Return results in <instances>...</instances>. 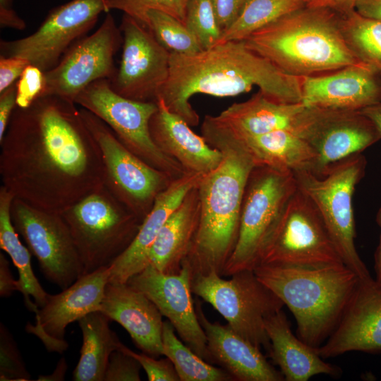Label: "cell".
Segmentation results:
<instances>
[{"instance_id":"cell-1","label":"cell","mask_w":381,"mask_h":381,"mask_svg":"<svg viewBox=\"0 0 381 381\" xmlns=\"http://www.w3.org/2000/svg\"><path fill=\"white\" fill-rule=\"evenodd\" d=\"M0 146L1 186L37 209L61 214L104 184L99 147L71 100L16 106Z\"/></svg>"},{"instance_id":"cell-2","label":"cell","mask_w":381,"mask_h":381,"mask_svg":"<svg viewBox=\"0 0 381 381\" xmlns=\"http://www.w3.org/2000/svg\"><path fill=\"white\" fill-rule=\"evenodd\" d=\"M301 85L302 78L284 73L243 40H230L194 54L171 53L169 75L158 99L195 126L199 115L190 103L194 95L231 97L256 86L270 99L295 104L302 102Z\"/></svg>"},{"instance_id":"cell-3","label":"cell","mask_w":381,"mask_h":381,"mask_svg":"<svg viewBox=\"0 0 381 381\" xmlns=\"http://www.w3.org/2000/svg\"><path fill=\"white\" fill-rule=\"evenodd\" d=\"M200 131L206 142L222 152V159L198 183L199 223L183 261L189 266L192 277L211 271L223 277L238 240L246 186L256 164L238 140L214 116H205Z\"/></svg>"},{"instance_id":"cell-4","label":"cell","mask_w":381,"mask_h":381,"mask_svg":"<svg viewBox=\"0 0 381 381\" xmlns=\"http://www.w3.org/2000/svg\"><path fill=\"white\" fill-rule=\"evenodd\" d=\"M341 14L303 6L255 31L243 41L284 73L302 78L360 64L341 30Z\"/></svg>"},{"instance_id":"cell-5","label":"cell","mask_w":381,"mask_h":381,"mask_svg":"<svg viewBox=\"0 0 381 381\" xmlns=\"http://www.w3.org/2000/svg\"><path fill=\"white\" fill-rule=\"evenodd\" d=\"M254 272L294 315L296 335L315 349L336 328L360 279L344 263L260 264Z\"/></svg>"},{"instance_id":"cell-6","label":"cell","mask_w":381,"mask_h":381,"mask_svg":"<svg viewBox=\"0 0 381 381\" xmlns=\"http://www.w3.org/2000/svg\"><path fill=\"white\" fill-rule=\"evenodd\" d=\"M73 239L83 275L109 267L142 223L103 185L61 213Z\"/></svg>"},{"instance_id":"cell-7","label":"cell","mask_w":381,"mask_h":381,"mask_svg":"<svg viewBox=\"0 0 381 381\" xmlns=\"http://www.w3.org/2000/svg\"><path fill=\"white\" fill-rule=\"evenodd\" d=\"M366 165L360 153L337 163L322 176L308 171L294 173L298 188L316 207L342 262L360 279L370 274L355 246L352 198Z\"/></svg>"},{"instance_id":"cell-8","label":"cell","mask_w":381,"mask_h":381,"mask_svg":"<svg viewBox=\"0 0 381 381\" xmlns=\"http://www.w3.org/2000/svg\"><path fill=\"white\" fill-rule=\"evenodd\" d=\"M296 190L294 173L255 167L243 195L236 245L223 276L254 270L260 264L264 249Z\"/></svg>"},{"instance_id":"cell-9","label":"cell","mask_w":381,"mask_h":381,"mask_svg":"<svg viewBox=\"0 0 381 381\" xmlns=\"http://www.w3.org/2000/svg\"><path fill=\"white\" fill-rule=\"evenodd\" d=\"M230 277L223 279L214 271L195 274L191 282L193 294L210 303L235 332L268 353L270 342L265 320L284 304L254 270H241Z\"/></svg>"},{"instance_id":"cell-10","label":"cell","mask_w":381,"mask_h":381,"mask_svg":"<svg viewBox=\"0 0 381 381\" xmlns=\"http://www.w3.org/2000/svg\"><path fill=\"white\" fill-rule=\"evenodd\" d=\"M74 102L106 123L128 150L152 167L174 179L188 173L152 139L150 121L157 109V102L124 97L111 88L108 79L90 84L77 95Z\"/></svg>"},{"instance_id":"cell-11","label":"cell","mask_w":381,"mask_h":381,"mask_svg":"<svg viewBox=\"0 0 381 381\" xmlns=\"http://www.w3.org/2000/svg\"><path fill=\"white\" fill-rule=\"evenodd\" d=\"M81 117L97 143L104 168V186L143 221L157 196L174 180L128 150L108 125L84 108Z\"/></svg>"},{"instance_id":"cell-12","label":"cell","mask_w":381,"mask_h":381,"mask_svg":"<svg viewBox=\"0 0 381 381\" xmlns=\"http://www.w3.org/2000/svg\"><path fill=\"white\" fill-rule=\"evenodd\" d=\"M337 263L344 262L318 211L297 187L264 249L259 265Z\"/></svg>"},{"instance_id":"cell-13","label":"cell","mask_w":381,"mask_h":381,"mask_svg":"<svg viewBox=\"0 0 381 381\" xmlns=\"http://www.w3.org/2000/svg\"><path fill=\"white\" fill-rule=\"evenodd\" d=\"M110 10L111 0H71L52 9L30 35L1 40V55L23 58L43 72L49 71L76 39L94 27L99 16Z\"/></svg>"},{"instance_id":"cell-14","label":"cell","mask_w":381,"mask_h":381,"mask_svg":"<svg viewBox=\"0 0 381 381\" xmlns=\"http://www.w3.org/2000/svg\"><path fill=\"white\" fill-rule=\"evenodd\" d=\"M11 219L47 279L62 290L83 276L71 231L61 214L34 207L14 198Z\"/></svg>"},{"instance_id":"cell-15","label":"cell","mask_w":381,"mask_h":381,"mask_svg":"<svg viewBox=\"0 0 381 381\" xmlns=\"http://www.w3.org/2000/svg\"><path fill=\"white\" fill-rule=\"evenodd\" d=\"M121 44L120 28L107 13L93 34L73 44L58 64L44 72V87L40 97L57 96L74 102L92 83L111 80L117 70L114 57Z\"/></svg>"},{"instance_id":"cell-16","label":"cell","mask_w":381,"mask_h":381,"mask_svg":"<svg viewBox=\"0 0 381 381\" xmlns=\"http://www.w3.org/2000/svg\"><path fill=\"white\" fill-rule=\"evenodd\" d=\"M296 134L316 153L314 174L318 176L381 140L374 123L360 111L306 105Z\"/></svg>"},{"instance_id":"cell-17","label":"cell","mask_w":381,"mask_h":381,"mask_svg":"<svg viewBox=\"0 0 381 381\" xmlns=\"http://www.w3.org/2000/svg\"><path fill=\"white\" fill-rule=\"evenodd\" d=\"M123 52L111 88L133 100L157 102L170 71L171 52L140 22L124 13Z\"/></svg>"},{"instance_id":"cell-18","label":"cell","mask_w":381,"mask_h":381,"mask_svg":"<svg viewBox=\"0 0 381 381\" xmlns=\"http://www.w3.org/2000/svg\"><path fill=\"white\" fill-rule=\"evenodd\" d=\"M191 282V270L183 261L176 274H166L148 265L126 284L147 296L171 322L181 340L212 364L206 334L192 298Z\"/></svg>"},{"instance_id":"cell-19","label":"cell","mask_w":381,"mask_h":381,"mask_svg":"<svg viewBox=\"0 0 381 381\" xmlns=\"http://www.w3.org/2000/svg\"><path fill=\"white\" fill-rule=\"evenodd\" d=\"M109 276L110 267H102L80 277L61 292L49 294L35 313V325L27 326L26 330L38 337L49 351L62 353L68 347L67 326L99 310Z\"/></svg>"},{"instance_id":"cell-20","label":"cell","mask_w":381,"mask_h":381,"mask_svg":"<svg viewBox=\"0 0 381 381\" xmlns=\"http://www.w3.org/2000/svg\"><path fill=\"white\" fill-rule=\"evenodd\" d=\"M322 358L349 351H381V284L359 279L333 332L317 349Z\"/></svg>"},{"instance_id":"cell-21","label":"cell","mask_w":381,"mask_h":381,"mask_svg":"<svg viewBox=\"0 0 381 381\" xmlns=\"http://www.w3.org/2000/svg\"><path fill=\"white\" fill-rule=\"evenodd\" d=\"M380 75L360 63L302 77V102L306 106L360 111L381 102Z\"/></svg>"},{"instance_id":"cell-22","label":"cell","mask_w":381,"mask_h":381,"mask_svg":"<svg viewBox=\"0 0 381 381\" xmlns=\"http://www.w3.org/2000/svg\"><path fill=\"white\" fill-rule=\"evenodd\" d=\"M99 311L120 324L143 353L163 355L162 315L144 294L126 283L108 282Z\"/></svg>"},{"instance_id":"cell-23","label":"cell","mask_w":381,"mask_h":381,"mask_svg":"<svg viewBox=\"0 0 381 381\" xmlns=\"http://www.w3.org/2000/svg\"><path fill=\"white\" fill-rule=\"evenodd\" d=\"M195 310L206 334L212 363H216L238 381H284L261 352V349L235 332L228 325L212 322L205 315L199 301Z\"/></svg>"},{"instance_id":"cell-24","label":"cell","mask_w":381,"mask_h":381,"mask_svg":"<svg viewBox=\"0 0 381 381\" xmlns=\"http://www.w3.org/2000/svg\"><path fill=\"white\" fill-rule=\"evenodd\" d=\"M202 176L186 173L157 196L131 243L109 266V282L126 283L147 266L149 253L162 226L186 195L198 186Z\"/></svg>"},{"instance_id":"cell-25","label":"cell","mask_w":381,"mask_h":381,"mask_svg":"<svg viewBox=\"0 0 381 381\" xmlns=\"http://www.w3.org/2000/svg\"><path fill=\"white\" fill-rule=\"evenodd\" d=\"M157 103V109L150 121V135L156 145L187 172L205 175L216 169L222 159V152L194 133L162 99Z\"/></svg>"},{"instance_id":"cell-26","label":"cell","mask_w":381,"mask_h":381,"mask_svg":"<svg viewBox=\"0 0 381 381\" xmlns=\"http://www.w3.org/2000/svg\"><path fill=\"white\" fill-rule=\"evenodd\" d=\"M265 328L270 339L268 355L286 381H307L319 374L338 377L340 368L325 362L313 348L293 334L282 310L267 317Z\"/></svg>"},{"instance_id":"cell-27","label":"cell","mask_w":381,"mask_h":381,"mask_svg":"<svg viewBox=\"0 0 381 381\" xmlns=\"http://www.w3.org/2000/svg\"><path fill=\"white\" fill-rule=\"evenodd\" d=\"M303 102L281 103L267 97L260 90L250 99L232 104L215 119L232 131L244 135H260L278 130L296 133Z\"/></svg>"},{"instance_id":"cell-28","label":"cell","mask_w":381,"mask_h":381,"mask_svg":"<svg viewBox=\"0 0 381 381\" xmlns=\"http://www.w3.org/2000/svg\"><path fill=\"white\" fill-rule=\"evenodd\" d=\"M199 219L200 200L196 186L162 226L149 253L148 265L166 274L179 272L191 247Z\"/></svg>"},{"instance_id":"cell-29","label":"cell","mask_w":381,"mask_h":381,"mask_svg":"<svg viewBox=\"0 0 381 381\" xmlns=\"http://www.w3.org/2000/svg\"><path fill=\"white\" fill-rule=\"evenodd\" d=\"M226 128L250 154L256 166H267L292 173L308 171L315 174L317 155L296 133L278 130L260 135H244Z\"/></svg>"},{"instance_id":"cell-30","label":"cell","mask_w":381,"mask_h":381,"mask_svg":"<svg viewBox=\"0 0 381 381\" xmlns=\"http://www.w3.org/2000/svg\"><path fill=\"white\" fill-rule=\"evenodd\" d=\"M110 319L100 311L90 313L78 322L83 344L77 365L73 372L75 381H104L111 353L121 345L109 327Z\"/></svg>"},{"instance_id":"cell-31","label":"cell","mask_w":381,"mask_h":381,"mask_svg":"<svg viewBox=\"0 0 381 381\" xmlns=\"http://www.w3.org/2000/svg\"><path fill=\"white\" fill-rule=\"evenodd\" d=\"M13 195L0 187V247L10 256L18 272V291L24 297L25 306L35 313L47 301V293L35 277L31 265V253L20 241L11 214Z\"/></svg>"},{"instance_id":"cell-32","label":"cell","mask_w":381,"mask_h":381,"mask_svg":"<svg viewBox=\"0 0 381 381\" xmlns=\"http://www.w3.org/2000/svg\"><path fill=\"white\" fill-rule=\"evenodd\" d=\"M111 9L122 11L144 25L171 53L194 54L202 49L186 26L174 16L159 10L125 0H111Z\"/></svg>"},{"instance_id":"cell-33","label":"cell","mask_w":381,"mask_h":381,"mask_svg":"<svg viewBox=\"0 0 381 381\" xmlns=\"http://www.w3.org/2000/svg\"><path fill=\"white\" fill-rule=\"evenodd\" d=\"M163 355L173 363L180 381H231L232 376L222 368L213 366L183 344L169 320L162 327Z\"/></svg>"},{"instance_id":"cell-34","label":"cell","mask_w":381,"mask_h":381,"mask_svg":"<svg viewBox=\"0 0 381 381\" xmlns=\"http://www.w3.org/2000/svg\"><path fill=\"white\" fill-rule=\"evenodd\" d=\"M341 30L356 59L381 74V20L356 10L341 15Z\"/></svg>"},{"instance_id":"cell-35","label":"cell","mask_w":381,"mask_h":381,"mask_svg":"<svg viewBox=\"0 0 381 381\" xmlns=\"http://www.w3.org/2000/svg\"><path fill=\"white\" fill-rule=\"evenodd\" d=\"M303 6V0H248L238 19L223 32L218 43L244 40L255 31Z\"/></svg>"},{"instance_id":"cell-36","label":"cell","mask_w":381,"mask_h":381,"mask_svg":"<svg viewBox=\"0 0 381 381\" xmlns=\"http://www.w3.org/2000/svg\"><path fill=\"white\" fill-rule=\"evenodd\" d=\"M185 25L195 37L202 50L217 44L222 35L211 0H189Z\"/></svg>"},{"instance_id":"cell-37","label":"cell","mask_w":381,"mask_h":381,"mask_svg":"<svg viewBox=\"0 0 381 381\" xmlns=\"http://www.w3.org/2000/svg\"><path fill=\"white\" fill-rule=\"evenodd\" d=\"M0 380H30L16 341L2 322L0 324Z\"/></svg>"},{"instance_id":"cell-38","label":"cell","mask_w":381,"mask_h":381,"mask_svg":"<svg viewBox=\"0 0 381 381\" xmlns=\"http://www.w3.org/2000/svg\"><path fill=\"white\" fill-rule=\"evenodd\" d=\"M16 84L17 107L26 108L43 92L44 72L37 66L29 64Z\"/></svg>"},{"instance_id":"cell-39","label":"cell","mask_w":381,"mask_h":381,"mask_svg":"<svg viewBox=\"0 0 381 381\" xmlns=\"http://www.w3.org/2000/svg\"><path fill=\"white\" fill-rule=\"evenodd\" d=\"M141 368L135 358L116 350L110 355L104 381H140Z\"/></svg>"},{"instance_id":"cell-40","label":"cell","mask_w":381,"mask_h":381,"mask_svg":"<svg viewBox=\"0 0 381 381\" xmlns=\"http://www.w3.org/2000/svg\"><path fill=\"white\" fill-rule=\"evenodd\" d=\"M119 350L131 355L140 363L149 381H180L173 363L168 358L157 360L145 353H135L123 344Z\"/></svg>"},{"instance_id":"cell-41","label":"cell","mask_w":381,"mask_h":381,"mask_svg":"<svg viewBox=\"0 0 381 381\" xmlns=\"http://www.w3.org/2000/svg\"><path fill=\"white\" fill-rule=\"evenodd\" d=\"M219 28H230L242 13L248 0H211Z\"/></svg>"},{"instance_id":"cell-42","label":"cell","mask_w":381,"mask_h":381,"mask_svg":"<svg viewBox=\"0 0 381 381\" xmlns=\"http://www.w3.org/2000/svg\"><path fill=\"white\" fill-rule=\"evenodd\" d=\"M29 64L23 58L0 55V93L13 84Z\"/></svg>"},{"instance_id":"cell-43","label":"cell","mask_w":381,"mask_h":381,"mask_svg":"<svg viewBox=\"0 0 381 381\" xmlns=\"http://www.w3.org/2000/svg\"><path fill=\"white\" fill-rule=\"evenodd\" d=\"M147 8L164 11L185 25L186 10L189 0H125Z\"/></svg>"},{"instance_id":"cell-44","label":"cell","mask_w":381,"mask_h":381,"mask_svg":"<svg viewBox=\"0 0 381 381\" xmlns=\"http://www.w3.org/2000/svg\"><path fill=\"white\" fill-rule=\"evenodd\" d=\"M16 106V84L14 83L0 93V141Z\"/></svg>"},{"instance_id":"cell-45","label":"cell","mask_w":381,"mask_h":381,"mask_svg":"<svg viewBox=\"0 0 381 381\" xmlns=\"http://www.w3.org/2000/svg\"><path fill=\"white\" fill-rule=\"evenodd\" d=\"M18 291V280L14 279L11 272L9 262L6 256L0 253V296L8 297Z\"/></svg>"},{"instance_id":"cell-46","label":"cell","mask_w":381,"mask_h":381,"mask_svg":"<svg viewBox=\"0 0 381 381\" xmlns=\"http://www.w3.org/2000/svg\"><path fill=\"white\" fill-rule=\"evenodd\" d=\"M306 6L325 8L344 15L355 10L357 0H303Z\"/></svg>"},{"instance_id":"cell-47","label":"cell","mask_w":381,"mask_h":381,"mask_svg":"<svg viewBox=\"0 0 381 381\" xmlns=\"http://www.w3.org/2000/svg\"><path fill=\"white\" fill-rule=\"evenodd\" d=\"M355 10L365 17L381 20V0H357Z\"/></svg>"},{"instance_id":"cell-48","label":"cell","mask_w":381,"mask_h":381,"mask_svg":"<svg viewBox=\"0 0 381 381\" xmlns=\"http://www.w3.org/2000/svg\"><path fill=\"white\" fill-rule=\"evenodd\" d=\"M360 111L374 123L381 136V102L365 107Z\"/></svg>"},{"instance_id":"cell-49","label":"cell","mask_w":381,"mask_h":381,"mask_svg":"<svg viewBox=\"0 0 381 381\" xmlns=\"http://www.w3.org/2000/svg\"><path fill=\"white\" fill-rule=\"evenodd\" d=\"M67 364L66 359L61 358L53 372L49 375H40L37 380H48V381H61L64 380L66 372L67 370Z\"/></svg>"},{"instance_id":"cell-50","label":"cell","mask_w":381,"mask_h":381,"mask_svg":"<svg viewBox=\"0 0 381 381\" xmlns=\"http://www.w3.org/2000/svg\"><path fill=\"white\" fill-rule=\"evenodd\" d=\"M376 222L381 229V206L380 207L377 212ZM375 280L380 284H381V234L380 236L379 244L375 253Z\"/></svg>"}]
</instances>
